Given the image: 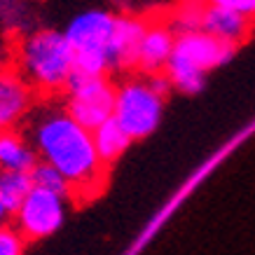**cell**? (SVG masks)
<instances>
[{
  "mask_svg": "<svg viewBox=\"0 0 255 255\" xmlns=\"http://www.w3.org/2000/svg\"><path fill=\"white\" fill-rule=\"evenodd\" d=\"M213 7L230 9L234 14H241L248 21H255V0H206Z\"/></svg>",
  "mask_w": 255,
  "mask_h": 255,
  "instance_id": "18",
  "label": "cell"
},
{
  "mask_svg": "<svg viewBox=\"0 0 255 255\" xmlns=\"http://www.w3.org/2000/svg\"><path fill=\"white\" fill-rule=\"evenodd\" d=\"M234 49L237 47L225 45L220 40L211 38L204 31H190V33H178L176 47H173V61H180L194 70L206 73L211 68H218L223 63L232 61Z\"/></svg>",
  "mask_w": 255,
  "mask_h": 255,
  "instance_id": "7",
  "label": "cell"
},
{
  "mask_svg": "<svg viewBox=\"0 0 255 255\" xmlns=\"http://www.w3.org/2000/svg\"><path fill=\"white\" fill-rule=\"evenodd\" d=\"M147 21L138 19V16H117L115 21V33L108 47V63L110 68H131L136 66L138 59V47L140 40L145 35Z\"/></svg>",
  "mask_w": 255,
  "mask_h": 255,
  "instance_id": "10",
  "label": "cell"
},
{
  "mask_svg": "<svg viewBox=\"0 0 255 255\" xmlns=\"http://www.w3.org/2000/svg\"><path fill=\"white\" fill-rule=\"evenodd\" d=\"M164 73L169 75L171 85L176 87V89H180V92H185V94L201 92L204 80H206V73L194 70V68H190V66H185V63L173 61V59H169V66H166V70H164Z\"/></svg>",
  "mask_w": 255,
  "mask_h": 255,
  "instance_id": "16",
  "label": "cell"
},
{
  "mask_svg": "<svg viewBox=\"0 0 255 255\" xmlns=\"http://www.w3.org/2000/svg\"><path fill=\"white\" fill-rule=\"evenodd\" d=\"M33 106V87L16 70L0 73V131H12Z\"/></svg>",
  "mask_w": 255,
  "mask_h": 255,
  "instance_id": "8",
  "label": "cell"
},
{
  "mask_svg": "<svg viewBox=\"0 0 255 255\" xmlns=\"http://www.w3.org/2000/svg\"><path fill=\"white\" fill-rule=\"evenodd\" d=\"M251 26H253V21L244 19L241 14H234V12H230V9H223V7L206 5L204 14H201L199 31L209 33L211 38L220 40V42H225V45L237 47L241 40L248 38Z\"/></svg>",
  "mask_w": 255,
  "mask_h": 255,
  "instance_id": "11",
  "label": "cell"
},
{
  "mask_svg": "<svg viewBox=\"0 0 255 255\" xmlns=\"http://www.w3.org/2000/svg\"><path fill=\"white\" fill-rule=\"evenodd\" d=\"M7 59H9L7 47L0 42V73H2V70H7Z\"/></svg>",
  "mask_w": 255,
  "mask_h": 255,
  "instance_id": "20",
  "label": "cell"
},
{
  "mask_svg": "<svg viewBox=\"0 0 255 255\" xmlns=\"http://www.w3.org/2000/svg\"><path fill=\"white\" fill-rule=\"evenodd\" d=\"M115 21L117 16H113L106 9H87L75 19H70L66 26V40L70 42L75 54H106L108 56V47L115 33Z\"/></svg>",
  "mask_w": 255,
  "mask_h": 255,
  "instance_id": "6",
  "label": "cell"
},
{
  "mask_svg": "<svg viewBox=\"0 0 255 255\" xmlns=\"http://www.w3.org/2000/svg\"><path fill=\"white\" fill-rule=\"evenodd\" d=\"M23 241L16 227H0V255H23Z\"/></svg>",
  "mask_w": 255,
  "mask_h": 255,
  "instance_id": "17",
  "label": "cell"
},
{
  "mask_svg": "<svg viewBox=\"0 0 255 255\" xmlns=\"http://www.w3.org/2000/svg\"><path fill=\"white\" fill-rule=\"evenodd\" d=\"M173 47H176V33L169 23H147L145 35H143L138 47L136 66L147 75H157L162 68L166 70L169 59L173 54Z\"/></svg>",
  "mask_w": 255,
  "mask_h": 255,
  "instance_id": "9",
  "label": "cell"
},
{
  "mask_svg": "<svg viewBox=\"0 0 255 255\" xmlns=\"http://www.w3.org/2000/svg\"><path fill=\"white\" fill-rule=\"evenodd\" d=\"M33 190L28 173H14V171H0V204L5 206L9 216H16L23 199Z\"/></svg>",
  "mask_w": 255,
  "mask_h": 255,
  "instance_id": "14",
  "label": "cell"
},
{
  "mask_svg": "<svg viewBox=\"0 0 255 255\" xmlns=\"http://www.w3.org/2000/svg\"><path fill=\"white\" fill-rule=\"evenodd\" d=\"M66 89H68L66 113L87 131L94 133L115 113L117 89L106 78H89L73 70Z\"/></svg>",
  "mask_w": 255,
  "mask_h": 255,
  "instance_id": "4",
  "label": "cell"
},
{
  "mask_svg": "<svg viewBox=\"0 0 255 255\" xmlns=\"http://www.w3.org/2000/svg\"><path fill=\"white\" fill-rule=\"evenodd\" d=\"M94 136V145H96V152H99L101 162L110 166V164L115 162L117 157L122 155L127 147L131 145V138H129V133L124 131L122 127L115 122V117H110L108 122H103L92 133Z\"/></svg>",
  "mask_w": 255,
  "mask_h": 255,
  "instance_id": "13",
  "label": "cell"
},
{
  "mask_svg": "<svg viewBox=\"0 0 255 255\" xmlns=\"http://www.w3.org/2000/svg\"><path fill=\"white\" fill-rule=\"evenodd\" d=\"M14 218L16 230L23 239L38 241L52 237L66 220V197L33 187Z\"/></svg>",
  "mask_w": 255,
  "mask_h": 255,
  "instance_id": "5",
  "label": "cell"
},
{
  "mask_svg": "<svg viewBox=\"0 0 255 255\" xmlns=\"http://www.w3.org/2000/svg\"><path fill=\"white\" fill-rule=\"evenodd\" d=\"M21 78L40 92H56L68 85L75 70V52L59 31H38L28 35L19 49Z\"/></svg>",
  "mask_w": 255,
  "mask_h": 255,
  "instance_id": "2",
  "label": "cell"
},
{
  "mask_svg": "<svg viewBox=\"0 0 255 255\" xmlns=\"http://www.w3.org/2000/svg\"><path fill=\"white\" fill-rule=\"evenodd\" d=\"M28 176H31L33 187H40V190H47V192H54V194H59V197H66V199L73 197L70 185L66 183V178H63L54 166H49L47 162H38Z\"/></svg>",
  "mask_w": 255,
  "mask_h": 255,
  "instance_id": "15",
  "label": "cell"
},
{
  "mask_svg": "<svg viewBox=\"0 0 255 255\" xmlns=\"http://www.w3.org/2000/svg\"><path fill=\"white\" fill-rule=\"evenodd\" d=\"M147 85H150V89L155 94H159V96H166L169 94V89L173 85H171V80H169V75L166 73H157V75H150V80H147Z\"/></svg>",
  "mask_w": 255,
  "mask_h": 255,
  "instance_id": "19",
  "label": "cell"
},
{
  "mask_svg": "<svg viewBox=\"0 0 255 255\" xmlns=\"http://www.w3.org/2000/svg\"><path fill=\"white\" fill-rule=\"evenodd\" d=\"M164 99L143 80L124 82L115 94V122L129 133V138H145L159 127Z\"/></svg>",
  "mask_w": 255,
  "mask_h": 255,
  "instance_id": "3",
  "label": "cell"
},
{
  "mask_svg": "<svg viewBox=\"0 0 255 255\" xmlns=\"http://www.w3.org/2000/svg\"><path fill=\"white\" fill-rule=\"evenodd\" d=\"M7 211H5V206H2V204H0V227H5V220H7Z\"/></svg>",
  "mask_w": 255,
  "mask_h": 255,
  "instance_id": "21",
  "label": "cell"
},
{
  "mask_svg": "<svg viewBox=\"0 0 255 255\" xmlns=\"http://www.w3.org/2000/svg\"><path fill=\"white\" fill-rule=\"evenodd\" d=\"M31 138L42 162L66 178L73 197H92L103 187L108 166L96 152L92 131L82 129L66 108L38 110L31 122Z\"/></svg>",
  "mask_w": 255,
  "mask_h": 255,
  "instance_id": "1",
  "label": "cell"
},
{
  "mask_svg": "<svg viewBox=\"0 0 255 255\" xmlns=\"http://www.w3.org/2000/svg\"><path fill=\"white\" fill-rule=\"evenodd\" d=\"M38 164V155L26 140L14 131H0V171L31 173Z\"/></svg>",
  "mask_w": 255,
  "mask_h": 255,
  "instance_id": "12",
  "label": "cell"
}]
</instances>
